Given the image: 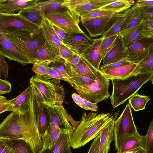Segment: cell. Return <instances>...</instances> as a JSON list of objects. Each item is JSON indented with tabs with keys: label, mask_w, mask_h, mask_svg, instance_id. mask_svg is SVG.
<instances>
[{
	"label": "cell",
	"mask_w": 153,
	"mask_h": 153,
	"mask_svg": "<svg viewBox=\"0 0 153 153\" xmlns=\"http://www.w3.org/2000/svg\"><path fill=\"white\" fill-rule=\"evenodd\" d=\"M143 26L139 38H153V20H143Z\"/></svg>",
	"instance_id": "60d3db41"
},
{
	"label": "cell",
	"mask_w": 153,
	"mask_h": 153,
	"mask_svg": "<svg viewBox=\"0 0 153 153\" xmlns=\"http://www.w3.org/2000/svg\"><path fill=\"white\" fill-rule=\"evenodd\" d=\"M137 4L140 7H153V0H137Z\"/></svg>",
	"instance_id": "91938a15"
},
{
	"label": "cell",
	"mask_w": 153,
	"mask_h": 153,
	"mask_svg": "<svg viewBox=\"0 0 153 153\" xmlns=\"http://www.w3.org/2000/svg\"><path fill=\"white\" fill-rule=\"evenodd\" d=\"M40 153H51V151L50 149H47L42 151Z\"/></svg>",
	"instance_id": "6125c7cd"
},
{
	"label": "cell",
	"mask_w": 153,
	"mask_h": 153,
	"mask_svg": "<svg viewBox=\"0 0 153 153\" xmlns=\"http://www.w3.org/2000/svg\"><path fill=\"white\" fill-rule=\"evenodd\" d=\"M54 32L62 42L65 43L71 34L66 33L53 24L50 23Z\"/></svg>",
	"instance_id": "f907efd6"
},
{
	"label": "cell",
	"mask_w": 153,
	"mask_h": 153,
	"mask_svg": "<svg viewBox=\"0 0 153 153\" xmlns=\"http://www.w3.org/2000/svg\"><path fill=\"white\" fill-rule=\"evenodd\" d=\"M113 0H64L62 5L81 17L92 10L99 9Z\"/></svg>",
	"instance_id": "8fae6325"
},
{
	"label": "cell",
	"mask_w": 153,
	"mask_h": 153,
	"mask_svg": "<svg viewBox=\"0 0 153 153\" xmlns=\"http://www.w3.org/2000/svg\"><path fill=\"white\" fill-rule=\"evenodd\" d=\"M71 147H70L67 149L64 153H72V152L71 149Z\"/></svg>",
	"instance_id": "be15d7a7"
},
{
	"label": "cell",
	"mask_w": 153,
	"mask_h": 153,
	"mask_svg": "<svg viewBox=\"0 0 153 153\" xmlns=\"http://www.w3.org/2000/svg\"><path fill=\"white\" fill-rule=\"evenodd\" d=\"M20 30H26L39 34L40 27L18 13H0V32L4 33H10Z\"/></svg>",
	"instance_id": "ba28073f"
},
{
	"label": "cell",
	"mask_w": 153,
	"mask_h": 153,
	"mask_svg": "<svg viewBox=\"0 0 153 153\" xmlns=\"http://www.w3.org/2000/svg\"><path fill=\"white\" fill-rule=\"evenodd\" d=\"M9 66L5 60V57L0 53V71L5 79L8 77Z\"/></svg>",
	"instance_id": "f5cc1de1"
},
{
	"label": "cell",
	"mask_w": 153,
	"mask_h": 153,
	"mask_svg": "<svg viewBox=\"0 0 153 153\" xmlns=\"http://www.w3.org/2000/svg\"><path fill=\"white\" fill-rule=\"evenodd\" d=\"M18 13L28 20L39 27L44 17L39 3L35 5L23 9L19 11Z\"/></svg>",
	"instance_id": "83f0119b"
},
{
	"label": "cell",
	"mask_w": 153,
	"mask_h": 153,
	"mask_svg": "<svg viewBox=\"0 0 153 153\" xmlns=\"http://www.w3.org/2000/svg\"><path fill=\"white\" fill-rule=\"evenodd\" d=\"M71 147L68 133L61 134L57 141L51 149V153H64L68 148Z\"/></svg>",
	"instance_id": "e575fe53"
},
{
	"label": "cell",
	"mask_w": 153,
	"mask_h": 153,
	"mask_svg": "<svg viewBox=\"0 0 153 153\" xmlns=\"http://www.w3.org/2000/svg\"><path fill=\"white\" fill-rule=\"evenodd\" d=\"M95 40L83 32L71 34L64 44L74 52L81 55L93 44Z\"/></svg>",
	"instance_id": "e0dca14e"
},
{
	"label": "cell",
	"mask_w": 153,
	"mask_h": 153,
	"mask_svg": "<svg viewBox=\"0 0 153 153\" xmlns=\"http://www.w3.org/2000/svg\"><path fill=\"white\" fill-rule=\"evenodd\" d=\"M50 121L49 127L56 126L66 129L68 132L72 131L75 128L70 123H76L71 116L69 114L63 105H55L49 107ZM80 122V121H79Z\"/></svg>",
	"instance_id": "7c38bea8"
},
{
	"label": "cell",
	"mask_w": 153,
	"mask_h": 153,
	"mask_svg": "<svg viewBox=\"0 0 153 153\" xmlns=\"http://www.w3.org/2000/svg\"><path fill=\"white\" fill-rule=\"evenodd\" d=\"M117 13L113 16L81 21L89 35L92 37L102 35L108 29L115 20Z\"/></svg>",
	"instance_id": "4fadbf2b"
},
{
	"label": "cell",
	"mask_w": 153,
	"mask_h": 153,
	"mask_svg": "<svg viewBox=\"0 0 153 153\" xmlns=\"http://www.w3.org/2000/svg\"><path fill=\"white\" fill-rule=\"evenodd\" d=\"M70 81V82H71L75 84L80 85L90 84L95 81L86 77L80 76H74L71 78Z\"/></svg>",
	"instance_id": "c3c4849f"
},
{
	"label": "cell",
	"mask_w": 153,
	"mask_h": 153,
	"mask_svg": "<svg viewBox=\"0 0 153 153\" xmlns=\"http://www.w3.org/2000/svg\"><path fill=\"white\" fill-rule=\"evenodd\" d=\"M118 34L102 39L100 49L101 56L102 58L115 45Z\"/></svg>",
	"instance_id": "d590c367"
},
{
	"label": "cell",
	"mask_w": 153,
	"mask_h": 153,
	"mask_svg": "<svg viewBox=\"0 0 153 153\" xmlns=\"http://www.w3.org/2000/svg\"><path fill=\"white\" fill-rule=\"evenodd\" d=\"M32 88L30 85L24 91L16 98L9 101L13 106L14 111L24 114L29 111Z\"/></svg>",
	"instance_id": "ffe728a7"
},
{
	"label": "cell",
	"mask_w": 153,
	"mask_h": 153,
	"mask_svg": "<svg viewBox=\"0 0 153 153\" xmlns=\"http://www.w3.org/2000/svg\"><path fill=\"white\" fill-rule=\"evenodd\" d=\"M69 83L81 97L90 102L97 103L110 96V80L99 70L96 81L91 84L80 85L71 82Z\"/></svg>",
	"instance_id": "8992f818"
},
{
	"label": "cell",
	"mask_w": 153,
	"mask_h": 153,
	"mask_svg": "<svg viewBox=\"0 0 153 153\" xmlns=\"http://www.w3.org/2000/svg\"><path fill=\"white\" fill-rule=\"evenodd\" d=\"M125 49L122 37L118 35L115 45L102 58L103 65L113 63L126 59Z\"/></svg>",
	"instance_id": "603a6c76"
},
{
	"label": "cell",
	"mask_w": 153,
	"mask_h": 153,
	"mask_svg": "<svg viewBox=\"0 0 153 153\" xmlns=\"http://www.w3.org/2000/svg\"><path fill=\"white\" fill-rule=\"evenodd\" d=\"M140 70L138 64H131L116 68L100 71L108 79L111 80L140 74Z\"/></svg>",
	"instance_id": "ac0fdd59"
},
{
	"label": "cell",
	"mask_w": 153,
	"mask_h": 153,
	"mask_svg": "<svg viewBox=\"0 0 153 153\" xmlns=\"http://www.w3.org/2000/svg\"><path fill=\"white\" fill-rule=\"evenodd\" d=\"M134 8V5L123 12L117 13V18L110 27L105 31L101 37L104 39L118 34L121 28Z\"/></svg>",
	"instance_id": "4316f807"
},
{
	"label": "cell",
	"mask_w": 153,
	"mask_h": 153,
	"mask_svg": "<svg viewBox=\"0 0 153 153\" xmlns=\"http://www.w3.org/2000/svg\"><path fill=\"white\" fill-rule=\"evenodd\" d=\"M49 22L66 33L72 34L83 32L79 25V17L67 8L44 16Z\"/></svg>",
	"instance_id": "9c48e42d"
},
{
	"label": "cell",
	"mask_w": 153,
	"mask_h": 153,
	"mask_svg": "<svg viewBox=\"0 0 153 153\" xmlns=\"http://www.w3.org/2000/svg\"><path fill=\"white\" fill-rule=\"evenodd\" d=\"M39 0H11L0 3V13L10 14L37 4Z\"/></svg>",
	"instance_id": "d4e9b609"
},
{
	"label": "cell",
	"mask_w": 153,
	"mask_h": 153,
	"mask_svg": "<svg viewBox=\"0 0 153 153\" xmlns=\"http://www.w3.org/2000/svg\"><path fill=\"white\" fill-rule=\"evenodd\" d=\"M140 74L153 73V51L138 63Z\"/></svg>",
	"instance_id": "74e56055"
},
{
	"label": "cell",
	"mask_w": 153,
	"mask_h": 153,
	"mask_svg": "<svg viewBox=\"0 0 153 153\" xmlns=\"http://www.w3.org/2000/svg\"><path fill=\"white\" fill-rule=\"evenodd\" d=\"M0 53L9 60L23 66L30 63L27 58L20 52L3 33L0 32Z\"/></svg>",
	"instance_id": "5bb4252c"
},
{
	"label": "cell",
	"mask_w": 153,
	"mask_h": 153,
	"mask_svg": "<svg viewBox=\"0 0 153 153\" xmlns=\"http://www.w3.org/2000/svg\"><path fill=\"white\" fill-rule=\"evenodd\" d=\"M145 7H140L135 4L134 8L126 20L118 35L123 37L143 20Z\"/></svg>",
	"instance_id": "d6986e66"
},
{
	"label": "cell",
	"mask_w": 153,
	"mask_h": 153,
	"mask_svg": "<svg viewBox=\"0 0 153 153\" xmlns=\"http://www.w3.org/2000/svg\"><path fill=\"white\" fill-rule=\"evenodd\" d=\"M150 100L148 96L140 95L137 93L131 97L128 103L135 111H138L145 109L147 103Z\"/></svg>",
	"instance_id": "d6a6232c"
},
{
	"label": "cell",
	"mask_w": 153,
	"mask_h": 153,
	"mask_svg": "<svg viewBox=\"0 0 153 153\" xmlns=\"http://www.w3.org/2000/svg\"><path fill=\"white\" fill-rule=\"evenodd\" d=\"M115 153H117V152ZM122 153H145L144 149L141 148L134 149Z\"/></svg>",
	"instance_id": "94428289"
},
{
	"label": "cell",
	"mask_w": 153,
	"mask_h": 153,
	"mask_svg": "<svg viewBox=\"0 0 153 153\" xmlns=\"http://www.w3.org/2000/svg\"><path fill=\"white\" fill-rule=\"evenodd\" d=\"M64 0H51L39 2L42 12L44 16L51 13L59 11L67 8L62 5Z\"/></svg>",
	"instance_id": "4dcf8cb0"
},
{
	"label": "cell",
	"mask_w": 153,
	"mask_h": 153,
	"mask_svg": "<svg viewBox=\"0 0 153 153\" xmlns=\"http://www.w3.org/2000/svg\"><path fill=\"white\" fill-rule=\"evenodd\" d=\"M102 39L101 37L95 39L93 44L81 54L97 70H99L102 60L100 49V45Z\"/></svg>",
	"instance_id": "44dd1931"
},
{
	"label": "cell",
	"mask_w": 153,
	"mask_h": 153,
	"mask_svg": "<svg viewBox=\"0 0 153 153\" xmlns=\"http://www.w3.org/2000/svg\"><path fill=\"white\" fill-rule=\"evenodd\" d=\"M13 143L11 140L0 138V153H13Z\"/></svg>",
	"instance_id": "7bdbcfd3"
},
{
	"label": "cell",
	"mask_w": 153,
	"mask_h": 153,
	"mask_svg": "<svg viewBox=\"0 0 153 153\" xmlns=\"http://www.w3.org/2000/svg\"><path fill=\"white\" fill-rule=\"evenodd\" d=\"M81 55L79 62L76 65H71L65 61V68L66 74L70 79L76 76H80L95 81L97 70Z\"/></svg>",
	"instance_id": "9a60e30c"
},
{
	"label": "cell",
	"mask_w": 153,
	"mask_h": 153,
	"mask_svg": "<svg viewBox=\"0 0 153 153\" xmlns=\"http://www.w3.org/2000/svg\"><path fill=\"white\" fill-rule=\"evenodd\" d=\"M145 136L140 135L137 131L129 137L117 153H123L131 150L141 148L144 150Z\"/></svg>",
	"instance_id": "f1b7e54d"
},
{
	"label": "cell",
	"mask_w": 153,
	"mask_h": 153,
	"mask_svg": "<svg viewBox=\"0 0 153 153\" xmlns=\"http://www.w3.org/2000/svg\"><path fill=\"white\" fill-rule=\"evenodd\" d=\"M30 84L41 94L44 104L49 107L62 105L66 97L59 80L46 76L33 75Z\"/></svg>",
	"instance_id": "277c9868"
},
{
	"label": "cell",
	"mask_w": 153,
	"mask_h": 153,
	"mask_svg": "<svg viewBox=\"0 0 153 153\" xmlns=\"http://www.w3.org/2000/svg\"><path fill=\"white\" fill-rule=\"evenodd\" d=\"M118 113L114 114L112 120L103 129L99 134L100 140L99 153H108L111 142L114 140V122Z\"/></svg>",
	"instance_id": "7402d4cb"
},
{
	"label": "cell",
	"mask_w": 153,
	"mask_h": 153,
	"mask_svg": "<svg viewBox=\"0 0 153 153\" xmlns=\"http://www.w3.org/2000/svg\"><path fill=\"white\" fill-rule=\"evenodd\" d=\"M153 51V38H139L130 46L126 48V60L137 64Z\"/></svg>",
	"instance_id": "30bf717a"
},
{
	"label": "cell",
	"mask_w": 153,
	"mask_h": 153,
	"mask_svg": "<svg viewBox=\"0 0 153 153\" xmlns=\"http://www.w3.org/2000/svg\"><path fill=\"white\" fill-rule=\"evenodd\" d=\"M113 118L111 113H83L77 126L68 133L71 147L79 148L95 139Z\"/></svg>",
	"instance_id": "7a4b0ae2"
},
{
	"label": "cell",
	"mask_w": 153,
	"mask_h": 153,
	"mask_svg": "<svg viewBox=\"0 0 153 153\" xmlns=\"http://www.w3.org/2000/svg\"><path fill=\"white\" fill-rule=\"evenodd\" d=\"M66 133H68L67 130L61 128L58 126L48 127L42 136L43 144L42 151L48 149H51L56 143L60 135Z\"/></svg>",
	"instance_id": "484cf974"
},
{
	"label": "cell",
	"mask_w": 153,
	"mask_h": 153,
	"mask_svg": "<svg viewBox=\"0 0 153 153\" xmlns=\"http://www.w3.org/2000/svg\"><path fill=\"white\" fill-rule=\"evenodd\" d=\"M81 57V55L74 52L72 56L65 61L71 65H75L79 63Z\"/></svg>",
	"instance_id": "9f6ffc18"
},
{
	"label": "cell",
	"mask_w": 153,
	"mask_h": 153,
	"mask_svg": "<svg viewBox=\"0 0 153 153\" xmlns=\"http://www.w3.org/2000/svg\"><path fill=\"white\" fill-rule=\"evenodd\" d=\"M46 76L59 80H62L70 83V80L54 68L50 66Z\"/></svg>",
	"instance_id": "f6af8a7d"
},
{
	"label": "cell",
	"mask_w": 153,
	"mask_h": 153,
	"mask_svg": "<svg viewBox=\"0 0 153 153\" xmlns=\"http://www.w3.org/2000/svg\"><path fill=\"white\" fill-rule=\"evenodd\" d=\"M134 3V1L133 0H113L109 4L99 9L119 13L130 8Z\"/></svg>",
	"instance_id": "f546056e"
},
{
	"label": "cell",
	"mask_w": 153,
	"mask_h": 153,
	"mask_svg": "<svg viewBox=\"0 0 153 153\" xmlns=\"http://www.w3.org/2000/svg\"><path fill=\"white\" fill-rule=\"evenodd\" d=\"M3 33L27 58L31 64L34 63L38 51L43 47L46 43L40 30L39 34L26 30Z\"/></svg>",
	"instance_id": "5b68a950"
},
{
	"label": "cell",
	"mask_w": 153,
	"mask_h": 153,
	"mask_svg": "<svg viewBox=\"0 0 153 153\" xmlns=\"http://www.w3.org/2000/svg\"><path fill=\"white\" fill-rule=\"evenodd\" d=\"M10 111H14L13 106L5 97L0 95V114Z\"/></svg>",
	"instance_id": "7dc6e473"
},
{
	"label": "cell",
	"mask_w": 153,
	"mask_h": 153,
	"mask_svg": "<svg viewBox=\"0 0 153 153\" xmlns=\"http://www.w3.org/2000/svg\"><path fill=\"white\" fill-rule=\"evenodd\" d=\"M36 102V122L39 131L42 136L49 126L50 121V107L39 102Z\"/></svg>",
	"instance_id": "cb8c5ba5"
},
{
	"label": "cell",
	"mask_w": 153,
	"mask_h": 153,
	"mask_svg": "<svg viewBox=\"0 0 153 153\" xmlns=\"http://www.w3.org/2000/svg\"><path fill=\"white\" fill-rule=\"evenodd\" d=\"M36 108L32 89L29 111L24 114L12 111L8 115L0 124V138L24 140L35 153H40L43 144L37 124Z\"/></svg>",
	"instance_id": "6da1fadb"
},
{
	"label": "cell",
	"mask_w": 153,
	"mask_h": 153,
	"mask_svg": "<svg viewBox=\"0 0 153 153\" xmlns=\"http://www.w3.org/2000/svg\"><path fill=\"white\" fill-rule=\"evenodd\" d=\"M71 97L75 103L79 106L83 108L84 104L83 98L81 97L79 94L76 93L73 94Z\"/></svg>",
	"instance_id": "680465c9"
},
{
	"label": "cell",
	"mask_w": 153,
	"mask_h": 153,
	"mask_svg": "<svg viewBox=\"0 0 153 153\" xmlns=\"http://www.w3.org/2000/svg\"><path fill=\"white\" fill-rule=\"evenodd\" d=\"M143 20H153V7L145 8Z\"/></svg>",
	"instance_id": "6f0895ef"
},
{
	"label": "cell",
	"mask_w": 153,
	"mask_h": 153,
	"mask_svg": "<svg viewBox=\"0 0 153 153\" xmlns=\"http://www.w3.org/2000/svg\"><path fill=\"white\" fill-rule=\"evenodd\" d=\"M113 131L115 149L117 151L120 150L128 138L137 131L128 103L114 121Z\"/></svg>",
	"instance_id": "52a82bcc"
},
{
	"label": "cell",
	"mask_w": 153,
	"mask_h": 153,
	"mask_svg": "<svg viewBox=\"0 0 153 153\" xmlns=\"http://www.w3.org/2000/svg\"><path fill=\"white\" fill-rule=\"evenodd\" d=\"M83 98L84 104L83 109L94 111H96L98 110V106L97 103L89 102L84 98Z\"/></svg>",
	"instance_id": "11a10c76"
},
{
	"label": "cell",
	"mask_w": 153,
	"mask_h": 153,
	"mask_svg": "<svg viewBox=\"0 0 153 153\" xmlns=\"http://www.w3.org/2000/svg\"><path fill=\"white\" fill-rule=\"evenodd\" d=\"M46 42L57 59L60 58L59 48L63 43L56 34L49 21L44 16L40 26Z\"/></svg>",
	"instance_id": "2e32d148"
},
{
	"label": "cell",
	"mask_w": 153,
	"mask_h": 153,
	"mask_svg": "<svg viewBox=\"0 0 153 153\" xmlns=\"http://www.w3.org/2000/svg\"><path fill=\"white\" fill-rule=\"evenodd\" d=\"M100 135H98L91 144L88 153H99L100 143Z\"/></svg>",
	"instance_id": "db71d44e"
},
{
	"label": "cell",
	"mask_w": 153,
	"mask_h": 153,
	"mask_svg": "<svg viewBox=\"0 0 153 153\" xmlns=\"http://www.w3.org/2000/svg\"><path fill=\"white\" fill-rule=\"evenodd\" d=\"M59 51L60 57L65 60L72 56L74 53L64 43L60 46Z\"/></svg>",
	"instance_id": "681fc988"
},
{
	"label": "cell",
	"mask_w": 153,
	"mask_h": 153,
	"mask_svg": "<svg viewBox=\"0 0 153 153\" xmlns=\"http://www.w3.org/2000/svg\"><path fill=\"white\" fill-rule=\"evenodd\" d=\"M50 67L48 65L34 63L33 64L32 70L35 73L36 75H47Z\"/></svg>",
	"instance_id": "b9f144b4"
},
{
	"label": "cell",
	"mask_w": 153,
	"mask_h": 153,
	"mask_svg": "<svg viewBox=\"0 0 153 153\" xmlns=\"http://www.w3.org/2000/svg\"><path fill=\"white\" fill-rule=\"evenodd\" d=\"M131 64V63L128 62L126 59H124L113 63L102 65L100 67L99 70H102L114 69Z\"/></svg>",
	"instance_id": "bcb514c9"
},
{
	"label": "cell",
	"mask_w": 153,
	"mask_h": 153,
	"mask_svg": "<svg viewBox=\"0 0 153 153\" xmlns=\"http://www.w3.org/2000/svg\"><path fill=\"white\" fill-rule=\"evenodd\" d=\"M1 74H2L1 73V72L0 71V79H1Z\"/></svg>",
	"instance_id": "03108f58"
},
{
	"label": "cell",
	"mask_w": 153,
	"mask_h": 153,
	"mask_svg": "<svg viewBox=\"0 0 153 153\" xmlns=\"http://www.w3.org/2000/svg\"><path fill=\"white\" fill-rule=\"evenodd\" d=\"M153 73L140 74L122 79L111 80L113 89L110 99L113 109L125 103L146 83L153 82Z\"/></svg>",
	"instance_id": "3957f363"
},
{
	"label": "cell",
	"mask_w": 153,
	"mask_h": 153,
	"mask_svg": "<svg viewBox=\"0 0 153 153\" xmlns=\"http://www.w3.org/2000/svg\"><path fill=\"white\" fill-rule=\"evenodd\" d=\"M57 59L46 42L43 46L38 51L34 63L49 65L51 62Z\"/></svg>",
	"instance_id": "1f68e13d"
},
{
	"label": "cell",
	"mask_w": 153,
	"mask_h": 153,
	"mask_svg": "<svg viewBox=\"0 0 153 153\" xmlns=\"http://www.w3.org/2000/svg\"><path fill=\"white\" fill-rule=\"evenodd\" d=\"M11 89L12 86L9 82L0 79V95L9 93Z\"/></svg>",
	"instance_id": "816d5d0a"
},
{
	"label": "cell",
	"mask_w": 153,
	"mask_h": 153,
	"mask_svg": "<svg viewBox=\"0 0 153 153\" xmlns=\"http://www.w3.org/2000/svg\"><path fill=\"white\" fill-rule=\"evenodd\" d=\"M145 136V153H153V120L151 121Z\"/></svg>",
	"instance_id": "ab89813d"
},
{
	"label": "cell",
	"mask_w": 153,
	"mask_h": 153,
	"mask_svg": "<svg viewBox=\"0 0 153 153\" xmlns=\"http://www.w3.org/2000/svg\"><path fill=\"white\" fill-rule=\"evenodd\" d=\"M7 1L6 0H0V3L6 2Z\"/></svg>",
	"instance_id": "e7e4bbea"
},
{
	"label": "cell",
	"mask_w": 153,
	"mask_h": 153,
	"mask_svg": "<svg viewBox=\"0 0 153 153\" xmlns=\"http://www.w3.org/2000/svg\"><path fill=\"white\" fill-rule=\"evenodd\" d=\"M143 21L122 37L124 46L127 48L135 42L139 38L140 32L143 26Z\"/></svg>",
	"instance_id": "836d02e7"
},
{
	"label": "cell",
	"mask_w": 153,
	"mask_h": 153,
	"mask_svg": "<svg viewBox=\"0 0 153 153\" xmlns=\"http://www.w3.org/2000/svg\"><path fill=\"white\" fill-rule=\"evenodd\" d=\"M13 143V153H36L28 143L22 140H11Z\"/></svg>",
	"instance_id": "8d00e7d4"
},
{
	"label": "cell",
	"mask_w": 153,
	"mask_h": 153,
	"mask_svg": "<svg viewBox=\"0 0 153 153\" xmlns=\"http://www.w3.org/2000/svg\"><path fill=\"white\" fill-rule=\"evenodd\" d=\"M49 65L54 68L69 80L70 79L65 70V60L61 58L51 62Z\"/></svg>",
	"instance_id": "ee69618b"
},
{
	"label": "cell",
	"mask_w": 153,
	"mask_h": 153,
	"mask_svg": "<svg viewBox=\"0 0 153 153\" xmlns=\"http://www.w3.org/2000/svg\"><path fill=\"white\" fill-rule=\"evenodd\" d=\"M116 13L111 11L97 9L91 11L80 17V20L85 21L113 16Z\"/></svg>",
	"instance_id": "f35d334b"
}]
</instances>
